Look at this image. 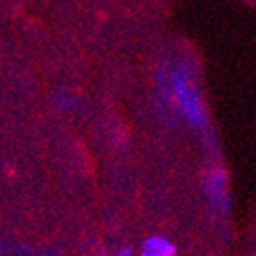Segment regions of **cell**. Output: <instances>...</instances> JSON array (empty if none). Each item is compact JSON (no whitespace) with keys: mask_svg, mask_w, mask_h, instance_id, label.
Masks as SVG:
<instances>
[{"mask_svg":"<svg viewBox=\"0 0 256 256\" xmlns=\"http://www.w3.org/2000/svg\"><path fill=\"white\" fill-rule=\"evenodd\" d=\"M139 252H141V256H174L176 254V246L165 236L154 234L148 236L141 244Z\"/></svg>","mask_w":256,"mask_h":256,"instance_id":"7a4b0ae2","label":"cell"},{"mask_svg":"<svg viewBox=\"0 0 256 256\" xmlns=\"http://www.w3.org/2000/svg\"><path fill=\"white\" fill-rule=\"evenodd\" d=\"M210 202L214 205H220L224 208L227 203V188H225V174L224 170H216L214 174H210Z\"/></svg>","mask_w":256,"mask_h":256,"instance_id":"3957f363","label":"cell"},{"mask_svg":"<svg viewBox=\"0 0 256 256\" xmlns=\"http://www.w3.org/2000/svg\"><path fill=\"white\" fill-rule=\"evenodd\" d=\"M118 256H134V249L132 247H123V249L119 251Z\"/></svg>","mask_w":256,"mask_h":256,"instance_id":"277c9868","label":"cell"},{"mask_svg":"<svg viewBox=\"0 0 256 256\" xmlns=\"http://www.w3.org/2000/svg\"><path fill=\"white\" fill-rule=\"evenodd\" d=\"M168 79H170L172 99L176 102L180 114L187 119L190 126H207V112L203 106L200 88L196 86V80H194V72H192L190 64H178L176 68L170 72Z\"/></svg>","mask_w":256,"mask_h":256,"instance_id":"6da1fadb","label":"cell"}]
</instances>
